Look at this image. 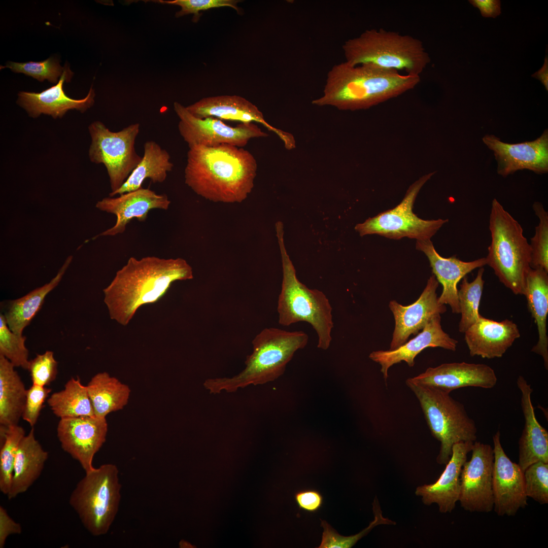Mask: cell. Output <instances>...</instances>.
Here are the masks:
<instances>
[{
	"instance_id": "6da1fadb",
	"label": "cell",
	"mask_w": 548,
	"mask_h": 548,
	"mask_svg": "<svg viewBox=\"0 0 548 548\" xmlns=\"http://www.w3.org/2000/svg\"><path fill=\"white\" fill-rule=\"evenodd\" d=\"M257 164L249 151L230 145L189 147L185 184L214 202H241L254 187Z\"/></svg>"
},
{
	"instance_id": "7a4b0ae2",
	"label": "cell",
	"mask_w": 548,
	"mask_h": 548,
	"mask_svg": "<svg viewBox=\"0 0 548 548\" xmlns=\"http://www.w3.org/2000/svg\"><path fill=\"white\" fill-rule=\"evenodd\" d=\"M191 266L184 259L131 257L103 290L110 318L125 326L143 305L156 302L176 281L193 279Z\"/></svg>"
},
{
	"instance_id": "3957f363",
	"label": "cell",
	"mask_w": 548,
	"mask_h": 548,
	"mask_svg": "<svg viewBox=\"0 0 548 548\" xmlns=\"http://www.w3.org/2000/svg\"><path fill=\"white\" fill-rule=\"evenodd\" d=\"M420 81L419 76L402 75L370 63L353 65L345 61L329 70L322 95L312 104L340 110L367 109L414 88Z\"/></svg>"
},
{
	"instance_id": "277c9868",
	"label": "cell",
	"mask_w": 548,
	"mask_h": 548,
	"mask_svg": "<svg viewBox=\"0 0 548 548\" xmlns=\"http://www.w3.org/2000/svg\"><path fill=\"white\" fill-rule=\"evenodd\" d=\"M308 339L302 331L265 328L252 340L253 352L247 356L244 369L231 378L208 379L203 386L210 393L216 394L274 381L283 374L295 353L304 348Z\"/></svg>"
},
{
	"instance_id": "5b68a950",
	"label": "cell",
	"mask_w": 548,
	"mask_h": 548,
	"mask_svg": "<svg viewBox=\"0 0 548 548\" xmlns=\"http://www.w3.org/2000/svg\"><path fill=\"white\" fill-rule=\"evenodd\" d=\"M276 229L283 268L282 289L277 307L279 323L288 326L298 322L309 323L318 335L317 347L326 350L332 340L331 333L333 328L331 305L323 292L310 289L298 280L285 248L282 222L276 223Z\"/></svg>"
},
{
	"instance_id": "8992f818",
	"label": "cell",
	"mask_w": 548,
	"mask_h": 548,
	"mask_svg": "<svg viewBox=\"0 0 548 548\" xmlns=\"http://www.w3.org/2000/svg\"><path fill=\"white\" fill-rule=\"evenodd\" d=\"M348 63H370L419 76L430 61L422 42L409 35L384 29H367L349 39L342 46Z\"/></svg>"
},
{
	"instance_id": "52a82bcc",
	"label": "cell",
	"mask_w": 548,
	"mask_h": 548,
	"mask_svg": "<svg viewBox=\"0 0 548 548\" xmlns=\"http://www.w3.org/2000/svg\"><path fill=\"white\" fill-rule=\"evenodd\" d=\"M491 242L487 265L499 281L516 295H523L530 269L531 248L520 224L495 198L489 217Z\"/></svg>"
},
{
	"instance_id": "ba28073f",
	"label": "cell",
	"mask_w": 548,
	"mask_h": 548,
	"mask_svg": "<svg viewBox=\"0 0 548 548\" xmlns=\"http://www.w3.org/2000/svg\"><path fill=\"white\" fill-rule=\"evenodd\" d=\"M405 383L418 400L432 435L440 442L436 458L439 464L448 462L454 444L476 441L477 430L474 420L450 393L417 384L408 379Z\"/></svg>"
},
{
	"instance_id": "9c48e42d",
	"label": "cell",
	"mask_w": 548,
	"mask_h": 548,
	"mask_svg": "<svg viewBox=\"0 0 548 548\" xmlns=\"http://www.w3.org/2000/svg\"><path fill=\"white\" fill-rule=\"evenodd\" d=\"M121 488L118 468L105 464L85 472L72 491L70 505L92 535H103L109 530L118 511Z\"/></svg>"
},
{
	"instance_id": "30bf717a",
	"label": "cell",
	"mask_w": 548,
	"mask_h": 548,
	"mask_svg": "<svg viewBox=\"0 0 548 548\" xmlns=\"http://www.w3.org/2000/svg\"><path fill=\"white\" fill-rule=\"evenodd\" d=\"M435 173L425 174L412 184L403 199L394 208L357 224L355 230L362 236L375 234L394 239L404 237L417 240L430 239L448 219H422L413 213V209L421 189Z\"/></svg>"
},
{
	"instance_id": "8fae6325",
	"label": "cell",
	"mask_w": 548,
	"mask_h": 548,
	"mask_svg": "<svg viewBox=\"0 0 548 548\" xmlns=\"http://www.w3.org/2000/svg\"><path fill=\"white\" fill-rule=\"evenodd\" d=\"M140 127L139 123L131 124L121 130L113 132L99 121L89 126L91 138L90 159L92 162L105 165L111 192L121 187L142 159L134 147Z\"/></svg>"
},
{
	"instance_id": "7c38bea8",
	"label": "cell",
	"mask_w": 548,
	"mask_h": 548,
	"mask_svg": "<svg viewBox=\"0 0 548 548\" xmlns=\"http://www.w3.org/2000/svg\"><path fill=\"white\" fill-rule=\"evenodd\" d=\"M174 109L179 118V133L189 147L230 145L243 148L252 139L268 136L255 123L231 126L217 118L196 117L178 102L174 103Z\"/></svg>"
},
{
	"instance_id": "4fadbf2b",
	"label": "cell",
	"mask_w": 548,
	"mask_h": 548,
	"mask_svg": "<svg viewBox=\"0 0 548 548\" xmlns=\"http://www.w3.org/2000/svg\"><path fill=\"white\" fill-rule=\"evenodd\" d=\"M471 452L470 460L464 463L461 471L459 501L466 511L489 512L494 507L493 449L489 444L475 441Z\"/></svg>"
},
{
	"instance_id": "5bb4252c",
	"label": "cell",
	"mask_w": 548,
	"mask_h": 548,
	"mask_svg": "<svg viewBox=\"0 0 548 548\" xmlns=\"http://www.w3.org/2000/svg\"><path fill=\"white\" fill-rule=\"evenodd\" d=\"M106 418L85 416L60 419L57 428L62 449L78 461L85 472L93 469V459L106 441Z\"/></svg>"
},
{
	"instance_id": "9a60e30c",
	"label": "cell",
	"mask_w": 548,
	"mask_h": 548,
	"mask_svg": "<svg viewBox=\"0 0 548 548\" xmlns=\"http://www.w3.org/2000/svg\"><path fill=\"white\" fill-rule=\"evenodd\" d=\"M494 464L492 491L495 512L500 516H513L527 505L524 471L505 454L499 431L493 436Z\"/></svg>"
},
{
	"instance_id": "2e32d148",
	"label": "cell",
	"mask_w": 548,
	"mask_h": 548,
	"mask_svg": "<svg viewBox=\"0 0 548 548\" xmlns=\"http://www.w3.org/2000/svg\"><path fill=\"white\" fill-rule=\"evenodd\" d=\"M482 140L493 151L497 162V173L503 177L523 169L537 174L548 172L547 129L530 142L508 144L493 134L485 135Z\"/></svg>"
},
{
	"instance_id": "e0dca14e",
	"label": "cell",
	"mask_w": 548,
	"mask_h": 548,
	"mask_svg": "<svg viewBox=\"0 0 548 548\" xmlns=\"http://www.w3.org/2000/svg\"><path fill=\"white\" fill-rule=\"evenodd\" d=\"M438 283L434 275L431 276L419 298L410 305L404 306L396 300L390 301L395 328L389 350L397 349L407 341L410 335L418 333L434 316L446 312V305L438 301L436 293Z\"/></svg>"
},
{
	"instance_id": "ac0fdd59",
	"label": "cell",
	"mask_w": 548,
	"mask_h": 548,
	"mask_svg": "<svg viewBox=\"0 0 548 548\" xmlns=\"http://www.w3.org/2000/svg\"><path fill=\"white\" fill-rule=\"evenodd\" d=\"M408 380L417 384L449 393L467 387L491 389L497 382L496 374L490 366L465 362L444 363L435 367H429L424 372Z\"/></svg>"
},
{
	"instance_id": "d6986e66",
	"label": "cell",
	"mask_w": 548,
	"mask_h": 548,
	"mask_svg": "<svg viewBox=\"0 0 548 548\" xmlns=\"http://www.w3.org/2000/svg\"><path fill=\"white\" fill-rule=\"evenodd\" d=\"M189 112L199 118L215 117L220 119L238 121L242 123H258L276 133L287 149L294 147L295 142L289 133L268 124L262 113L251 102L241 96L218 95L203 98L186 107Z\"/></svg>"
},
{
	"instance_id": "ffe728a7",
	"label": "cell",
	"mask_w": 548,
	"mask_h": 548,
	"mask_svg": "<svg viewBox=\"0 0 548 548\" xmlns=\"http://www.w3.org/2000/svg\"><path fill=\"white\" fill-rule=\"evenodd\" d=\"M170 201L165 194H159L149 188L143 187L128 192L117 197H105L98 201L96 208L100 211L114 214L117 218L115 224L98 234L99 236H114L123 233L127 224L135 218L144 221L150 210L155 209L166 210Z\"/></svg>"
},
{
	"instance_id": "44dd1931",
	"label": "cell",
	"mask_w": 548,
	"mask_h": 548,
	"mask_svg": "<svg viewBox=\"0 0 548 548\" xmlns=\"http://www.w3.org/2000/svg\"><path fill=\"white\" fill-rule=\"evenodd\" d=\"M457 344V340L442 330L440 315H438L431 319L416 336L397 349L373 351L369 358L381 365V371L387 385L388 369L394 364L404 361L408 366L413 367L415 357L426 348L440 347L455 351Z\"/></svg>"
},
{
	"instance_id": "7402d4cb",
	"label": "cell",
	"mask_w": 548,
	"mask_h": 548,
	"mask_svg": "<svg viewBox=\"0 0 548 548\" xmlns=\"http://www.w3.org/2000/svg\"><path fill=\"white\" fill-rule=\"evenodd\" d=\"M416 247L427 257L433 275L442 286V293L438 297L439 302L449 304L453 313L460 314L457 285L467 274L487 265L486 258L463 261L455 256L443 257L437 252L430 239L417 240Z\"/></svg>"
},
{
	"instance_id": "603a6c76",
	"label": "cell",
	"mask_w": 548,
	"mask_h": 548,
	"mask_svg": "<svg viewBox=\"0 0 548 548\" xmlns=\"http://www.w3.org/2000/svg\"><path fill=\"white\" fill-rule=\"evenodd\" d=\"M474 442H459L454 444L450 459L438 479L431 484L418 486L415 494L421 497L426 505L437 504L439 511L443 513L451 512L459 501L460 491V474L467 456Z\"/></svg>"
},
{
	"instance_id": "cb8c5ba5",
	"label": "cell",
	"mask_w": 548,
	"mask_h": 548,
	"mask_svg": "<svg viewBox=\"0 0 548 548\" xmlns=\"http://www.w3.org/2000/svg\"><path fill=\"white\" fill-rule=\"evenodd\" d=\"M64 67L63 72L55 85L39 93L19 92L17 103L30 117L36 118L45 114L54 118H60L69 110L76 109L83 113L93 105L95 94L92 86L83 99H74L65 94L63 89L64 82H69L73 73L67 63Z\"/></svg>"
},
{
	"instance_id": "d4e9b609",
	"label": "cell",
	"mask_w": 548,
	"mask_h": 548,
	"mask_svg": "<svg viewBox=\"0 0 548 548\" xmlns=\"http://www.w3.org/2000/svg\"><path fill=\"white\" fill-rule=\"evenodd\" d=\"M464 333L470 355L487 359L502 357L520 336L511 320L498 322L481 315Z\"/></svg>"
},
{
	"instance_id": "484cf974",
	"label": "cell",
	"mask_w": 548,
	"mask_h": 548,
	"mask_svg": "<svg viewBox=\"0 0 548 548\" xmlns=\"http://www.w3.org/2000/svg\"><path fill=\"white\" fill-rule=\"evenodd\" d=\"M521 392L524 426L519 440V465L523 471L531 464L548 463V432L538 422L531 401L533 389L522 375L517 380Z\"/></svg>"
},
{
	"instance_id": "4316f807",
	"label": "cell",
	"mask_w": 548,
	"mask_h": 548,
	"mask_svg": "<svg viewBox=\"0 0 548 548\" xmlns=\"http://www.w3.org/2000/svg\"><path fill=\"white\" fill-rule=\"evenodd\" d=\"M525 296L529 312L534 319L538 331V341L531 351L539 355L548 369V336L546 319L548 314V272L542 268L529 270L525 282Z\"/></svg>"
},
{
	"instance_id": "83f0119b",
	"label": "cell",
	"mask_w": 548,
	"mask_h": 548,
	"mask_svg": "<svg viewBox=\"0 0 548 548\" xmlns=\"http://www.w3.org/2000/svg\"><path fill=\"white\" fill-rule=\"evenodd\" d=\"M48 453L36 438L33 427L21 440L16 456L9 499L26 492L39 477Z\"/></svg>"
},
{
	"instance_id": "f1b7e54d",
	"label": "cell",
	"mask_w": 548,
	"mask_h": 548,
	"mask_svg": "<svg viewBox=\"0 0 548 548\" xmlns=\"http://www.w3.org/2000/svg\"><path fill=\"white\" fill-rule=\"evenodd\" d=\"M73 259L69 256L57 273L44 285L37 288L25 295L11 300L4 314L9 328L13 332L23 335V332L42 307L47 295L60 283Z\"/></svg>"
},
{
	"instance_id": "f546056e",
	"label": "cell",
	"mask_w": 548,
	"mask_h": 548,
	"mask_svg": "<svg viewBox=\"0 0 548 548\" xmlns=\"http://www.w3.org/2000/svg\"><path fill=\"white\" fill-rule=\"evenodd\" d=\"M174 166L169 153L156 142L148 141L144 145L142 159L125 182L116 191L109 194L110 197L122 194L142 188L143 182L150 179L153 183H162L167 173Z\"/></svg>"
},
{
	"instance_id": "4dcf8cb0",
	"label": "cell",
	"mask_w": 548,
	"mask_h": 548,
	"mask_svg": "<svg viewBox=\"0 0 548 548\" xmlns=\"http://www.w3.org/2000/svg\"><path fill=\"white\" fill-rule=\"evenodd\" d=\"M13 364L0 355V426L18 425L27 389Z\"/></svg>"
},
{
	"instance_id": "1f68e13d",
	"label": "cell",
	"mask_w": 548,
	"mask_h": 548,
	"mask_svg": "<svg viewBox=\"0 0 548 548\" xmlns=\"http://www.w3.org/2000/svg\"><path fill=\"white\" fill-rule=\"evenodd\" d=\"M86 387L95 416L102 418L122 409L127 404L130 393L127 385L106 372L94 375Z\"/></svg>"
},
{
	"instance_id": "d6a6232c",
	"label": "cell",
	"mask_w": 548,
	"mask_h": 548,
	"mask_svg": "<svg viewBox=\"0 0 548 548\" xmlns=\"http://www.w3.org/2000/svg\"><path fill=\"white\" fill-rule=\"evenodd\" d=\"M47 403L60 419L95 416L86 386L79 378H71L63 390L53 393Z\"/></svg>"
},
{
	"instance_id": "836d02e7",
	"label": "cell",
	"mask_w": 548,
	"mask_h": 548,
	"mask_svg": "<svg viewBox=\"0 0 548 548\" xmlns=\"http://www.w3.org/2000/svg\"><path fill=\"white\" fill-rule=\"evenodd\" d=\"M484 272V267L480 268L473 281L469 282L467 277H464L460 285L458 296L461 317L459 331L461 333H464L481 315L478 309L485 283Z\"/></svg>"
},
{
	"instance_id": "e575fe53",
	"label": "cell",
	"mask_w": 548,
	"mask_h": 548,
	"mask_svg": "<svg viewBox=\"0 0 548 548\" xmlns=\"http://www.w3.org/2000/svg\"><path fill=\"white\" fill-rule=\"evenodd\" d=\"M25 435L23 428L18 425L0 426V491L4 494L10 491L17 451Z\"/></svg>"
},
{
	"instance_id": "d590c367",
	"label": "cell",
	"mask_w": 548,
	"mask_h": 548,
	"mask_svg": "<svg viewBox=\"0 0 548 548\" xmlns=\"http://www.w3.org/2000/svg\"><path fill=\"white\" fill-rule=\"evenodd\" d=\"M374 520L368 526L359 533L349 536L338 534L326 521L321 520L323 527L322 540L318 548H351L361 538L367 535L373 528L380 525H394L395 523L383 516L379 501L375 497L373 502Z\"/></svg>"
},
{
	"instance_id": "8d00e7d4",
	"label": "cell",
	"mask_w": 548,
	"mask_h": 548,
	"mask_svg": "<svg viewBox=\"0 0 548 548\" xmlns=\"http://www.w3.org/2000/svg\"><path fill=\"white\" fill-rule=\"evenodd\" d=\"M26 337L13 332L9 328L5 316L0 314V355L15 367L27 370L29 360L28 350L25 345Z\"/></svg>"
},
{
	"instance_id": "74e56055",
	"label": "cell",
	"mask_w": 548,
	"mask_h": 548,
	"mask_svg": "<svg viewBox=\"0 0 548 548\" xmlns=\"http://www.w3.org/2000/svg\"><path fill=\"white\" fill-rule=\"evenodd\" d=\"M532 208L539 219L534 235L531 238L532 268H542L548 272V213L540 202H534Z\"/></svg>"
},
{
	"instance_id": "f35d334b",
	"label": "cell",
	"mask_w": 548,
	"mask_h": 548,
	"mask_svg": "<svg viewBox=\"0 0 548 548\" xmlns=\"http://www.w3.org/2000/svg\"><path fill=\"white\" fill-rule=\"evenodd\" d=\"M4 67L10 68L15 73H23L41 82L46 79L52 83L58 82V78L61 76L64 69L60 65L59 59L53 56L39 62L9 61L6 66H1V68Z\"/></svg>"
},
{
	"instance_id": "ab89813d",
	"label": "cell",
	"mask_w": 548,
	"mask_h": 548,
	"mask_svg": "<svg viewBox=\"0 0 548 548\" xmlns=\"http://www.w3.org/2000/svg\"><path fill=\"white\" fill-rule=\"evenodd\" d=\"M525 490L527 497L539 503H548V463H534L524 471Z\"/></svg>"
},
{
	"instance_id": "60d3db41",
	"label": "cell",
	"mask_w": 548,
	"mask_h": 548,
	"mask_svg": "<svg viewBox=\"0 0 548 548\" xmlns=\"http://www.w3.org/2000/svg\"><path fill=\"white\" fill-rule=\"evenodd\" d=\"M57 365L53 352L46 351L43 354H37L29 360L27 369L32 384L44 387L50 385L56 378Z\"/></svg>"
},
{
	"instance_id": "b9f144b4",
	"label": "cell",
	"mask_w": 548,
	"mask_h": 548,
	"mask_svg": "<svg viewBox=\"0 0 548 548\" xmlns=\"http://www.w3.org/2000/svg\"><path fill=\"white\" fill-rule=\"evenodd\" d=\"M160 4H167L179 6L181 10L175 14L176 18L188 14H193L195 19L199 18V12L212 8L228 7L234 9L240 14L241 10L237 4V0H174L152 1Z\"/></svg>"
},
{
	"instance_id": "7bdbcfd3",
	"label": "cell",
	"mask_w": 548,
	"mask_h": 548,
	"mask_svg": "<svg viewBox=\"0 0 548 548\" xmlns=\"http://www.w3.org/2000/svg\"><path fill=\"white\" fill-rule=\"evenodd\" d=\"M51 391V389L46 387L35 384L27 389L22 418L31 427L36 424L43 404Z\"/></svg>"
},
{
	"instance_id": "ee69618b",
	"label": "cell",
	"mask_w": 548,
	"mask_h": 548,
	"mask_svg": "<svg viewBox=\"0 0 548 548\" xmlns=\"http://www.w3.org/2000/svg\"><path fill=\"white\" fill-rule=\"evenodd\" d=\"M295 499L300 509L310 512L318 510L323 504V497L317 490L307 489L297 492Z\"/></svg>"
},
{
	"instance_id": "f6af8a7d",
	"label": "cell",
	"mask_w": 548,
	"mask_h": 548,
	"mask_svg": "<svg viewBox=\"0 0 548 548\" xmlns=\"http://www.w3.org/2000/svg\"><path fill=\"white\" fill-rule=\"evenodd\" d=\"M22 528L8 514L7 510L0 506V548H3L8 537L12 534H20Z\"/></svg>"
},
{
	"instance_id": "bcb514c9",
	"label": "cell",
	"mask_w": 548,
	"mask_h": 548,
	"mask_svg": "<svg viewBox=\"0 0 548 548\" xmlns=\"http://www.w3.org/2000/svg\"><path fill=\"white\" fill-rule=\"evenodd\" d=\"M469 2L480 10L484 17L496 18L501 14V2L499 0H469Z\"/></svg>"
},
{
	"instance_id": "7dc6e473",
	"label": "cell",
	"mask_w": 548,
	"mask_h": 548,
	"mask_svg": "<svg viewBox=\"0 0 548 548\" xmlns=\"http://www.w3.org/2000/svg\"><path fill=\"white\" fill-rule=\"evenodd\" d=\"M531 76L539 80L543 85L546 91H548V57L545 55L542 66Z\"/></svg>"
},
{
	"instance_id": "c3c4849f",
	"label": "cell",
	"mask_w": 548,
	"mask_h": 548,
	"mask_svg": "<svg viewBox=\"0 0 548 548\" xmlns=\"http://www.w3.org/2000/svg\"><path fill=\"white\" fill-rule=\"evenodd\" d=\"M180 546L182 547H192V545L188 542L182 541L180 543Z\"/></svg>"
}]
</instances>
